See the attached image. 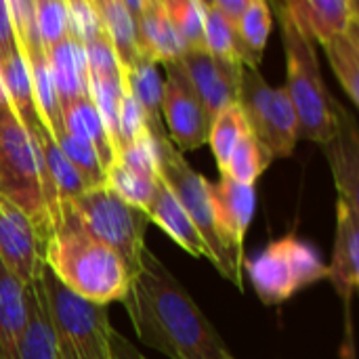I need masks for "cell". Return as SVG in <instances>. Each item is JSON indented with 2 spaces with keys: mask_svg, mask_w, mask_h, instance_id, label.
<instances>
[{
  "mask_svg": "<svg viewBox=\"0 0 359 359\" xmlns=\"http://www.w3.org/2000/svg\"><path fill=\"white\" fill-rule=\"evenodd\" d=\"M244 267L265 305H280L303 288L328 278V267L318 250L294 236L271 242L244 261Z\"/></svg>",
  "mask_w": 359,
  "mask_h": 359,
  "instance_id": "obj_8",
  "label": "cell"
},
{
  "mask_svg": "<svg viewBox=\"0 0 359 359\" xmlns=\"http://www.w3.org/2000/svg\"><path fill=\"white\" fill-rule=\"evenodd\" d=\"M65 11H67V38H72L80 46H84L86 42H90L103 32L93 0H65Z\"/></svg>",
  "mask_w": 359,
  "mask_h": 359,
  "instance_id": "obj_35",
  "label": "cell"
},
{
  "mask_svg": "<svg viewBox=\"0 0 359 359\" xmlns=\"http://www.w3.org/2000/svg\"><path fill=\"white\" fill-rule=\"evenodd\" d=\"M330 67L349 101L359 103V23L324 44Z\"/></svg>",
  "mask_w": 359,
  "mask_h": 359,
  "instance_id": "obj_27",
  "label": "cell"
},
{
  "mask_svg": "<svg viewBox=\"0 0 359 359\" xmlns=\"http://www.w3.org/2000/svg\"><path fill=\"white\" fill-rule=\"evenodd\" d=\"M44 246L46 242L29 215L0 196V263L23 286H29L40 278Z\"/></svg>",
  "mask_w": 359,
  "mask_h": 359,
  "instance_id": "obj_11",
  "label": "cell"
},
{
  "mask_svg": "<svg viewBox=\"0 0 359 359\" xmlns=\"http://www.w3.org/2000/svg\"><path fill=\"white\" fill-rule=\"evenodd\" d=\"M204 6V44L208 55L221 61H236L233 53V29L231 25L219 15L212 2H202Z\"/></svg>",
  "mask_w": 359,
  "mask_h": 359,
  "instance_id": "obj_34",
  "label": "cell"
},
{
  "mask_svg": "<svg viewBox=\"0 0 359 359\" xmlns=\"http://www.w3.org/2000/svg\"><path fill=\"white\" fill-rule=\"evenodd\" d=\"M297 29L322 46L359 23L355 0H290L282 2Z\"/></svg>",
  "mask_w": 359,
  "mask_h": 359,
  "instance_id": "obj_14",
  "label": "cell"
},
{
  "mask_svg": "<svg viewBox=\"0 0 359 359\" xmlns=\"http://www.w3.org/2000/svg\"><path fill=\"white\" fill-rule=\"evenodd\" d=\"M111 359H114V358H111Z\"/></svg>",
  "mask_w": 359,
  "mask_h": 359,
  "instance_id": "obj_40",
  "label": "cell"
},
{
  "mask_svg": "<svg viewBox=\"0 0 359 359\" xmlns=\"http://www.w3.org/2000/svg\"><path fill=\"white\" fill-rule=\"evenodd\" d=\"M158 179L141 177V175H137V172H133V170H128V168H124L120 164H111L105 170V185L114 194H118L126 204H130L135 208H141V210H145L147 204L151 202Z\"/></svg>",
  "mask_w": 359,
  "mask_h": 359,
  "instance_id": "obj_32",
  "label": "cell"
},
{
  "mask_svg": "<svg viewBox=\"0 0 359 359\" xmlns=\"http://www.w3.org/2000/svg\"><path fill=\"white\" fill-rule=\"evenodd\" d=\"M34 15L40 40L46 50L67 38L65 0H34Z\"/></svg>",
  "mask_w": 359,
  "mask_h": 359,
  "instance_id": "obj_33",
  "label": "cell"
},
{
  "mask_svg": "<svg viewBox=\"0 0 359 359\" xmlns=\"http://www.w3.org/2000/svg\"><path fill=\"white\" fill-rule=\"evenodd\" d=\"M328 164L339 189V200L359 206V135L353 114L343 105L339 111V126L334 137L324 143Z\"/></svg>",
  "mask_w": 359,
  "mask_h": 359,
  "instance_id": "obj_16",
  "label": "cell"
},
{
  "mask_svg": "<svg viewBox=\"0 0 359 359\" xmlns=\"http://www.w3.org/2000/svg\"><path fill=\"white\" fill-rule=\"evenodd\" d=\"M25 324V286L0 263V359H17V347Z\"/></svg>",
  "mask_w": 359,
  "mask_h": 359,
  "instance_id": "obj_21",
  "label": "cell"
},
{
  "mask_svg": "<svg viewBox=\"0 0 359 359\" xmlns=\"http://www.w3.org/2000/svg\"><path fill=\"white\" fill-rule=\"evenodd\" d=\"M210 2L219 11V15L231 25V29H236L238 23H240V19H242V15L248 8V2L250 0H210Z\"/></svg>",
  "mask_w": 359,
  "mask_h": 359,
  "instance_id": "obj_37",
  "label": "cell"
},
{
  "mask_svg": "<svg viewBox=\"0 0 359 359\" xmlns=\"http://www.w3.org/2000/svg\"><path fill=\"white\" fill-rule=\"evenodd\" d=\"M181 63L210 122L225 107L238 103L244 69L240 63L215 59L208 50L185 53Z\"/></svg>",
  "mask_w": 359,
  "mask_h": 359,
  "instance_id": "obj_13",
  "label": "cell"
},
{
  "mask_svg": "<svg viewBox=\"0 0 359 359\" xmlns=\"http://www.w3.org/2000/svg\"><path fill=\"white\" fill-rule=\"evenodd\" d=\"M156 143V154H158V175L164 181V185L172 191V196L179 200V204L183 206V210L187 212V217L191 219V223L196 225L200 238L204 240L208 255H210V263L217 267V271L229 280L233 286H238L240 290L242 286V271H238L221 240L217 233V225H215V215H212V204H210V194H208V183L200 172H196L191 168V164L185 160V156L170 143L168 135L162 137H154Z\"/></svg>",
  "mask_w": 359,
  "mask_h": 359,
  "instance_id": "obj_7",
  "label": "cell"
},
{
  "mask_svg": "<svg viewBox=\"0 0 359 359\" xmlns=\"http://www.w3.org/2000/svg\"><path fill=\"white\" fill-rule=\"evenodd\" d=\"M44 265L69 292L101 307L124 301L130 286L122 259L88 236L67 210L59 212L46 240Z\"/></svg>",
  "mask_w": 359,
  "mask_h": 359,
  "instance_id": "obj_2",
  "label": "cell"
},
{
  "mask_svg": "<svg viewBox=\"0 0 359 359\" xmlns=\"http://www.w3.org/2000/svg\"><path fill=\"white\" fill-rule=\"evenodd\" d=\"M0 80H2V86L6 90L8 103H11L15 116L25 126V130L32 133L40 126H46L42 116H40V109L36 105L29 72H27V65H25L21 50H17L8 61H4L0 65Z\"/></svg>",
  "mask_w": 359,
  "mask_h": 359,
  "instance_id": "obj_24",
  "label": "cell"
},
{
  "mask_svg": "<svg viewBox=\"0 0 359 359\" xmlns=\"http://www.w3.org/2000/svg\"><path fill=\"white\" fill-rule=\"evenodd\" d=\"M50 78L55 84V93L59 105L65 107L82 97H90L88 93V67L84 48L72 38L61 40L53 48L46 50Z\"/></svg>",
  "mask_w": 359,
  "mask_h": 359,
  "instance_id": "obj_19",
  "label": "cell"
},
{
  "mask_svg": "<svg viewBox=\"0 0 359 359\" xmlns=\"http://www.w3.org/2000/svg\"><path fill=\"white\" fill-rule=\"evenodd\" d=\"M93 6L99 15L101 27L118 57L120 67H128L133 61L141 57L137 46V29L135 19L124 8L122 0H93Z\"/></svg>",
  "mask_w": 359,
  "mask_h": 359,
  "instance_id": "obj_26",
  "label": "cell"
},
{
  "mask_svg": "<svg viewBox=\"0 0 359 359\" xmlns=\"http://www.w3.org/2000/svg\"><path fill=\"white\" fill-rule=\"evenodd\" d=\"M162 2L183 50L185 53L206 50L202 0H162Z\"/></svg>",
  "mask_w": 359,
  "mask_h": 359,
  "instance_id": "obj_28",
  "label": "cell"
},
{
  "mask_svg": "<svg viewBox=\"0 0 359 359\" xmlns=\"http://www.w3.org/2000/svg\"><path fill=\"white\" fill-rule=\"evenodd\" d=\"M40 286L61 359H111V334L107 307L88 303L69 292L44 265Z\"/></svg>",
  "mask_w": 359,
  "mask_h": 359,
  "instance_id": "obj_4",
  "label": "cell"
},
{
  "mask_svg": "<svg viewBox=\"0 0 359 359\" xmlns=\"http://www.w3.org/2000/svg\"><path fill=\"white\" fill-rule=\"evenodd\" d=\"M53 139L55 143L59 145V149L63 151V156L69 160V164L78 170V175L82 177V181L86 183V187H99V185H105V170H103V164L95 151V147L76 137V135H69L65 128H59L53 133Z\"/></svg>",
  "mask_w": 359,
  "mask_h": 359,
  "instance_id": "obj_31",
  "label": "cell"
},
{
  "mask_svg": "<svg viewBox=\"0 0 359 359\" xmlns=\"http://www.w3.org/2000/svg\"><path fill=\"white\" fill-rule=\"evenodd\" d=\"M19 50L11 11H8V0H0V65L8 61L15 53Z\"/></svg>",
  "mask_w": 359,
  "mask_h": 359,
  "instance_id": "obj_36",
  "label": "cell"
},
{
  "mask_svg": "<svg viewBox=\"0 0 359 359\" xmlns=\"http://www.w3.org/2000/svg\"><path fill=\"white\" fill-rule=\"evenodd\" d=\"M246 133H248V124H246L244 114H242V109H240L238 103L225 107V109L210 122L208 143H210V149H212V154H215L219 172L225 170L231 151L236 149L238 141H240Z\"/></svg>",
  "mask_w": 359,
  "mask_h": 359,
  "instance_id": "obj_30",
  "label": "cell"
},
{
  "mask_svg": "<svg viewBox=\"0 0 359 359\" xmlns=\"http://www.w3.org/2000/svg\"><path fill=\"white\" fill-rule=\"evenodd\" d=\"M61 210H67L88 236L111 248L122 259L133 280L141 265L145 231L149 225V219L141 208L126 204L107 185H99L61 204L59 212Z\"/></svg>",
  "mask_w": 359,
  "mask_h": 359,
  "instance_id": "obj_5",
  "label": "cell"
},
{
  "mask_svg": "<svg viewBox=\"0 0 359 359\" xmlns=\"http://www.w3.org/2000/svg\"><path fill=\"white\" fill-rule=\"evenodd\" d=\"M271 160H273L271 154L248 130L238 141V145L231 151V156L227 160V166H225V170L221 175H227L233 181L244 183V185H255L257 179L269 168Z\"/></svg>",
  "mask_w": 359,
  "mask_h": 359,
  "instance_id": "obj_29",
  "label": "cell"
},
{
  "mask_svg": "<svg viewBox=\"0 0 359 359\" xmlns=\"http://www.w3.org/2000/svg\"><path fill=\"white\" fill-rule=\"evenodd\" d=\"M135 29L139 53L154 63L166 65L185 55L162 0H145L141 15L135 19Z\"/></svg>",
  "mask_w": 359,
  "mask_h": 359,
  "instance_id": "obj_18",
  "label": "cell"
},
{
  "mask_svg": "<svg viewBox=\"0 0 359 359\" xmlns=\"http://www.w3.org/2000/svg\"><path fill=\"white\" fill-rule=\"evenodd\" d=\"M25 294H27V324L19 339L17 359H61L48 322V311H46L40 280L25 286Z\"/></svg>",
  "mask_w": 359,
  "mask_h": 359,
  "instance_id": "obj_22",
  "label": "cell"
},
{
  "mask_svg": "<svg viewBox=\"0 0 359 359\" xmlns=\"http://www.w3.org/2000/svg\"><path fill=\"white\" fill-rule=\"evenodd\" d=\"M143 212L170 240H175L187 255H191L196 259H208L210 261L208 248H206L204 240L200 238L196 225L191 223V219L187 217V212L183 210L179 200L172 196V191L164 185L162 179H158L151 202L147 204V208Z\"/></svg>",
  "mask_w": 359,
  "mask_h": 359,
  "instance_id": "obj_17",
  "label": "cell"
},
{
  "mask_svg": "<svg viewBox=\"0 0 359 359\" xmlns=\"http://www.w3.org/2000/svg\"><path fill=\"white\" fill-rule=\"evenodd\" d=\"M164 99H162V122L166 124L170 143L183 154L194 151L208 143L210 120L179 61L166 63Z\"/></svg>",
  "mask_w": 359,
  "mask_h": 359,
  "instance_id": "obj_10",
  "label": "cell"
},
{
  "mask_svg": "<svg viewBox=\"0 0 359 359\" xmlns=\"http://www.w3.org/2000/svg\"><path fill=\"white\" fill-rule=\"evenodd\" d=\"M61 116H63V128L69 135H76V137L88 141L95 147V151L103 164V170H107L114 164L116 156H114V147L107 137L105 124H103L93 99L82 97V99L61 107Z\"/></svg>",
  "mask_w": 359,
  "mask_h": 359,
  "instance_id": "obj_25",
  "label": "cell"
},
{
  "mask_svg": "<svg viewBox=\"0 0 359 359\" xmlns=\"http://www.w3.org/2000/svg\"><path fill=\"white\" fill-rule=\"evenodd\" d=\"M227 359H233V358H231V355H229V358H227Z\"/></svg>",
  "mask_w": 359,
  "mask_h": 359,
  "instance_id": "obj_39",
  "label": "cell"
},
{
  "mask_svg": "<svg viewBox=\"0 0 359 359\" xmlns=\"http://www.w3.org/2000/svg\"><path fill=\"white\" fill-rule=\"evenodd\" d=\"M0 196L29 215L44 242L50 238L40 156L29 133L8 103L0 105Z\"/></svg>",
  "mask_w": 359,
  "mask_h": 359,
  "instance_id": "obj_6",
  "label": "cell"
},
{
  "mask_svg": "<svg viewBox=\"0 0 359 359\" xmlns=\"http://www.w3.org/2000/svg\"><path fill=\"white\" fill-rule=\"evenodd\" d=\"M238 105L250 135L271 158H288L297 145V111L286 88H273L259 69H242Z\"/></svg>",
  "mask_w": 359,
  "mask_h": 359,
  "instance_id": "obj_9",
  "label": "cell"
},
{
  "mask_svg": "<svg viewBox=\"0 0 359 359\" xmlns=\"http://www.w3.org/2000/svg\"><path fill=\"white\" fill-rule=\"evenodd\" d=\"M271 32V8L265 0H250L233 29V53L242 67L259 69Z\"/></svg>",
  "mask_w": 359,
  "mask_h": 359,
  "instance_id": "obj_23",
  "label": "cell"
},
{
  "mask_svg": "<svg viewBox=\"0 0 359 359\" xmlns=\"http://www.w3.org/2000/svg\"><path fill=\"white\" fill-rule=\"evenodd\" d=\"M328 267V280L341 297L347 316L359 284V206H351L343 200L337 204V233L332 261Z\"/></svg>",
  "mask_w": 359,
  "mask_h": 359,
  "instance_id": "obj_15",
  "label": "cell"
},
{
  "mask_svg": "<svg viewBox=\"0 0 359 359\" xmlns=\"http://www.w3.org/2000/svg\"><path fill=\"white\" fill-rule=\"evenodd\" d=\"M212 215L219 240L231 261V265L242 271L244 265V238L250 227L257 191L255 185H244L227 175H221L217 183H208Z\"/></svg>",
  "mask_w": 359,
  "mask_h": 359,
  "instance_id": "obj_12",
  "label": "cell"
},
{
  "mask_svg": "<svg viewBox=\"0 0 359 359\" xmlns=\"http://www.w3.org/2000/svg\"><path fill=\"white\" fill-rule=\"evenodd\" d=\"M122 303L141 343L166 358L227 359L231 355L189 292L147 248Z\"/></svg>",
  "mask_w": 359,
  "mask_h": 359,
  "instance_id": "obj_1",
  "label": "cell"
},
{
  "mask_svg": "<svg viewBox=\"0 0 359 359\" xmlns=\"http://www.w3.org/2000/svg\"><path fill=\"white\" fill-rule=\"evenodd\" d=\"M111 358L114 359H145L124 337H120L116 330L111 334Z\"/></svg>",
  "mask_w": 359,
  "mask_h": 359,
  "instance_id": "obj_38",
  "label": "cell"
},
{
  "mask_svg": "<svg viewBox=\"0 0 359 359\" xmlns=\"http://www.w3.org/2000/svg\"><path fill=\"white\" fill-rule=\"evenodd\" d=\"M122 80H124V88L143 109L151 137L166 135L162 122L164 80L158 72V63L141 55L137 61H133L128 67L122 69Z\"/></svg>",
  "mask_w": 359,
  "mask_h": 359,
  "instance_id": "obj_20",
  "label": "cell"
},
{
  "mask_svg": "<svg viewBox=\"0 0 359 359\" xmlns=\"http://www.w3.org/2000/svg\"><path fill=\"white\" fill-rule=\"evenodd\" d=\"M286 53V93L297 111V137L328 143L339 126L341 103L324 84L316 44L305 38L282 4L276 8Z\"/></svg>",
  "mask_w": 359,
  "mask_h": 359,
  "instance_id": "obj_3",
  "label": "cell"
}]
</instances>
